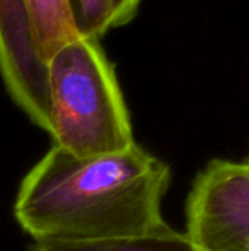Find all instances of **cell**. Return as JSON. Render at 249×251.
Listing matches in <instances>:
<instances>
[{"label":"cell","mask_w":249,"mask_h":251,"mask_svg":"<svg viewBox=\"0 0 249 251\" xmlns=\"http://www.w3.org/2000/svg\"><path fill=\"white\" fill-rule=\"evenodd\" d=\"M169 179V166L136 144L91 157L53 146L24 178L16 217L36 241L138 238L166 224L160 200Z\"/></svg>","instance_id":"obj_1"},{"label":"cell","mask_w":249,"mask_h":251,"mask_svg":"<svg viewBox=\"0 0 249 251\" xmlns=\"http://www.w3.org/2000/svg\"><path fill=\"white\" fill-rule=\"evenodd\" d=\"M48 109L55 146L80 157L135 144L116 74L99 40L79 36L46 62Z\"/></svg>","instance_id":"obj_2"},{"label":"cell","mask_w":249,"mask_h":251,"mask_svg":"<svg viewBox=\"0 0 249 251\" xmlns=\"http://www.w3.org/2000/svg\"><path fill=\"white\" fill-rule=\"evenodd\" d=\"M188 232L203 251H249V161H212L193 185Z\"/></svg>","instance_id":"obj_3"},{"label":"cell","mask_w":249,"mask_h":251,"mask_svg":"<svg viewBox=\"0 0 249 251\" xmlns=\"http://www.w3.org/2000/svg\"><path fill=\"white\" fill-rule=\"evenodd\" d=\"M0 75L16 104L48 132L46 65L34 48L23 0H0Z\"/></svg>","instance_id":"obj_4"},{"label":"cell","mask_w":249,"mask_h":251,"mask_svg":"<svg viewBox=\"0 0 249 251\" xmlns=\"http://www.w3.org/2000/svg\"><path fill=\"white\" fill-rule=\"evenodd\" d=\"M38 56L46 65L63 45L80 36L72 0H23Z\"/></svg>","instance_id":"obj_5"},{"label":"cell","mask_w":249,"mask_h":251,"mask_svg":"<svg viewBox=\"0 0 249 251\" xmlns=\"http://www.w3.org/2000/svg\"><path fill=\"white\" fill-rule=\"evenodd\" d=\"M34 251H203L188 234L171 229L167 224L149 234L130 239L103 243H72L45 239L36 241Z\"/></svg>","instance_id":"obj_6"},{"label":"cell","mask_w":249,"mask_h":251,"mask_svg":"<svg viewBox=\"0 0 249 251\" xmlns=\"http://www.w3.org/2000/svg\"><path fill=\"white\" fill-rule=\"evenodd\" d=\"M80 36L99 40L111 29L110 0H72Z\"/></svg>","instance_id":"obj_7"},{"label":"cell","mask_w":249,"mask_h":251,"mask_svg":"<svg viewBox=\"0 0 249 251\" xmlns=\"http://www.w3.org/2000/svg\"><path fill=\"white\" fill-rule=\"evenodd\" d=\"M142 0H110L111 5V27H121L132 23L138 12Z\"/></svg>","instance_id":"obj_8"},{"label":"cell","mask_w":249,"mask_h":251,"mask_svg":"<svg viewBox=\"0 0 249 251\" xmlns=\"http://www.w3.org/2000/svg\"><path fill=\"white\" fill-rule=\"evenodd\" d=\"M248 161H249V159H248Z\"/></svg>","instance_id":"obj_9"}]
</instances>
